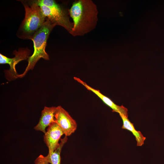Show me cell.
I'll return each mask as SVG.
<instances>
[{"label": "cell", "mask_w": 164, "mask_h": 164, "mask_svg": "<svg viewBox=\"0 0 164 164\" xmlns=\"http://www.w3.org/2000/svg\"><path fill=\"white\" fill-rule=\"evenodd\" d=\"M69 11L73 20V26L70 33L73 36H83L95 28L98 11L96 5L92 0L75 1Z\"/></svg>", "instance_id": "1"}, {"label": "cell", "mask_w": 164, "mask_h": 164, "mask_svg": "<svg viewBox=\"0 0 164 164\" xmlns=\"http://www.w3.org/2000/svg\"><path fill=\"white\" fill-rule=\"evenodd\" d=\"M25 8V15L17 32L22 39H31L46 20L36 0L21 1Z\"/></svg>", "instance_id": "2"}, {"label": "cell", "mask_w": 164, "mask_h": 164, "mask_svg": "<svg viewBox=\"0 0 164 164\" xmlns=\"http://www.w3.org/2000/svg\"><path fill=\"white\" fill-rule=\"evenodd\" d=\"M55 26L47 18L42 27L35 34L31 39L33 43V53L28 58V64L25 70L22 73L19 74L18 78L23 77L28 71L33 70L40 58L46 60H49V56L46 52L45 49L49 35Z\"/></svg>", "instance_id": "3"}, {"label": "cell", "mask_w": 164, "mask_h": 164, "mask_svg": "<svg viewBox=\"0 0 164 164\" xmlns=\"http://www.w3.org/2000/svg\"><path fill=\"white\" fill-rule=\"evenodd\" d=\"M44 15L53 24L61 26L70 33L73 26L69 11L53 0H36Z\"/></svg>", "instance_id": "4"}, {"label": "cell", "mask_w": 164, "mask_h": 164, "mask_svg": "<svg viewBox=\"0 0 164 164\" xmlns=\"http://www.w3.org/2000/svg\"><path fill=\"white\" fill-rule=\"evenodd\" d=\"M30 50L27 48H20L18 51L14 50L13 54L15 56L10 58L0 54V63L8 64L10 66L9 70L5 71L6 79L11 81L18 78L19 74L15 69L16 65L20 61L29 58Z\"/></svg>", "instance_id": "5"}, {"label": "cell", "mask_w": 164, "mask_h": 164, "mask_svg": "<svg viewBox=\"0 0 164 164\" xmlns=\"http://www.w3.org/2000/svg\"><path fill=\"white\" fill-rule=\"evenodd\" d=\"M55 119V122L61 129L65 136H70L77 129V124L75 120L61 106L56 107Z\"/></svg>", "instance_id": "6"}, {"label": "cell", "mask_w": 164, "mask_h": 164, "mask_svg": "<svg viewBox=\"0 0 164 164\" xmlns=\"http://www.w3.org/2000/svg\"><path fill=\"white\" fill-rule=\"evenodd\" d=\"M63 132L58 125L54 122L48 126L44 136V140L48 147L50 154L54 151L58 147L59 141Z\"/></svg>", "instance_id": "7"}, {"label": "cell", "mask_w": 164, "mask_h": 164, "mask_svg": "<svg viewBox=\"0 0 164 164\" xmlns=\"http://www.w3.org/2000/svg\"><path fill=\"white\" fill-rule=\"evenodd\" d=\"M74 79L76 81L82 84L88 90L94 93L107 106L111 108L113 112H117L119 114H122L128 116V110L123 106H118L115 104L109 98L102 94L99 90H96L88 85L85 82L79 78L74 77Z\"/></svg>", "instance_id": "8"}, {"label": "cell", "mask_w": 164, "mask_h": 164, "mask_svg": "<svg viewBox=\"0 0 164 164\" xmlns=\"http://www.w3.org/2000/svg\"><path fill=\"white\" fill-rule=\"evenodd\" d=\"M56 110L55 107L45 106L42 111L39 122L34 129L36 131H41L45 133L46 128L51 124L55 122V114Z\"/></svg>", "instance_id": "9"}, {"label": "cell", "mask_w": 164, "mask_h": 164, "mask_svg": "<svg viewBox=\"0 0 164 164\" xmlns=\"http://www.w3.org/2000/svg\"><path fill=\"white\" fill-rule=\"evenodd\" d=\"M123 122L121 128L125 129L131 132L135 136L137 142V146H141L144 144L146 138L144 137L140 131L135 130L133 124L131 122L128 118V116L119 114Z\"/></svg>", "instance_id": "10"}, {"label": "cell", "mask_w": 164, "mask_h": 164, "mask_svg": "<svg viewBox=\"0 0 164 164\" xmlns=\"http://www.w3.org/2000/svg\"><path fill=\"white\" fill-rule=\"evenodd\" d=\"M67 140V137L65 136L61 139L60 142L56 149L51 154H48L45 156V159L49 163L51 164H60L61 152L63 145Z\"/></svg>", "instance_id": "11"}, {"label": "cell", "mask_w": 164, "mask_h": 164, "mask_svg": "<svg viewBox=\"0 0 164 164\" xmlns=\"http://www.w3.org/2000/svg\"><path fill=\"white\" fill-rule=\"evenodd\" d=\"M35 162L37 164H49L46 160L45 156L42 155H40L35 160Z\"/></svg>", "instance_id": "12"}, {"label": "cell", "mask_w": 164, "mask_h": 164, "mask_svg": "<svg viewBox=\"0 0 164 164\" xmlns=\"http://www.w3.org/2000/svg\"><path fill=\"white\" fill-rule=\"evenodd\" d=\"M35 164H37L36 162H35Z\"/></svg>", "instance_id": "13"}]
</instances>
